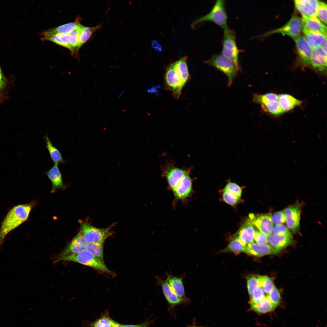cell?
Masks as SVG:
<instances>
[{"label":"cell","mask_w":327,"mask_h":327,"mask_svg":"<svg viewBox=\"0 0 327 327\" xmlns=\"http://www.w3.org/2000/svg\"><path fill=\"white\" fill-rule=\"evenodd\" d=\"M301 206L295 204L285 209L283 211L286 217V222L288 227L294 232H296L299 227L300 219Z\"/></svg>","instance_id":"cell-12"},{"label":"cell","mask_w":327,"mask_h":327,"mask_svg":"<svg viewBox=\"0 0 327 327\" xmlns=\"http://www.w3.org/2000/svg\"><path fill=\"white\" fill-rule=\"evenodd\" d=\"M258 277L259 287L263 289L265 292L269 294L274 287L272 279L266 276L258 275Z\"/></svg>","instance_id":"cell-36"},{"label":"cell","mask_w":327,"mask_h":327,"mask_svg":"<svg viewBox=\"0 0 327 327\" xmlns=\"http://www.w3.org/2000/svg\"><path fill=\"white\" fill-rule=\"evenodd\" d=\"M327 7L325 3L319 1L316 14L318 19L325 24H327Z\"/></svg>","instance_id":"cell-41"},{"label":"cell","mask_w":327,"mask_h":327,"mask_svg":"<svg viewBox=\"0 0 327 327\" xmlns=\"http://www.w3.org/2000/svg\"><path fill=\"white\" fill-rule=\"evenodd\" d=\"M244 252L256 256H262L277 253L270 245H259L253 242L246 245Z\"/></svg>","instance_id":"cell-19"},{"label":"cell","mask_w":327,"mask_h":327,"mask_svg":"<svg viewBox=\"0 0 327 327\" xmlns=\"http://www.w3.org/2000/svg\"><path fill=\"white\" fill-rule=\"evenodd\" d=\"M267 296L275 308L280 302L281 297L280 292L278 289L275 287Z\"/></svg>","instance_id":"cell-42"},{"label":"cell","mask_w":327,"mask_h":327,"mask_svg":"<svg viewBox=\"0 0 327 327\" xmlns=\"http://www.w3.org/2000/svg\"><path fill=\"white\" fill-rule=\"evenodd\" d=\"M254 240L259 245H265L268 242V236L257 231H255Z\"/></svg>","instance_id":"cell-45"},{"label":"cell","mask_w":327,"mask_h":327,"mask_svg":"<svg viewBox=\"0 0 327 327\" xmlns=\"http://www.w3.org/2000/svg\"><path fill=\"white\" fill-rule=\"evenodd\" d=\"M223 191V200L225 202L231 206H234L237 203L239 198L227 191Z\"/></svg>","instance_id":"cell-43"},{"label":"cell","mask_w":327,"mask_h":327,"mask_svg":"<svg viewBox=\"0 0 327 327\" xmlns=\"http://www.w3.org/2000/svg\"><path fill=\"white\" fill-rule=\"evenodd\" d=\"M44 139L45 142L46 147L54 164H58L60 163H64V161L61 152L53 145L47 134L44 137Z\"/></svg>","instance_id":"cell-28"},{"label":"cell","mask_w":327,"mask_h":327,"mask_svg":"<svg viewBox=\"0 0 327 327\" xmlns=\"http://www.w3.org/2000/svg\"></svg>","instance_id":"cell-51"},{"label":"cell","mask_w":327,"mask_h":327,"mask_svg":"<svg viewBox=\"0 0 327 327\" xmlns=\"http://www.w3.org/2000/svg\"><path fill=\"white\" fill-rule=\"evenodd\" d=\"M69 34H48L42 32L41 34V39L43 40L51 41L69 50Z\"/></svg>","instance_id":"cell-27"},{"label":"cell","mask_w":327,"mask_h":327,"mask_svg":"<svg viewBox=\"0 0 327 327\" xmlns=\"http://www.w3.org/2000/svg\"><path fill=\"white\" fill-rule=\"evenodd\" d=\"M79 27L69 34L68 42L69 50L72 55H77L80 49L79 30Z\"/></svg>","instance_id":"cell-30"},{"label":"cell","mask_w":327,"mask_h":327,"mask_svg":"<svg viewBox=\"0 0 327 327\" xmlns=\"http://www.w3.org/2000/svg\"><path fill=\"white\" fill-rule=\"evenodd\" d=\"M111 322L113 327H122L121 325L119 324L112 319H111Z\"/></svg>","instance_id":"cell-49"},{"label":"cell","mask_w":327,"mask_h":327,"mask_svg":"<svg viewBox=\"0 0 327 327\" xmlns=\"http://www.w3.org/2000/svg\"><path fill=\"white\" fill-rule=\"evenodd\" d=\"M269 237L268 242L270 245L277 253L284 248L291 244L293 242L291 233L289 231L271 234Z\"/></svg>","instance_id":"cell-16"},{"label":"cell","mask_w":327,"mask_h":327,"mask_svg":"<svg viewBox=\"0 0 327 327\" xmlns=\"http://www.w3.org/2000/svg\"><path fill=\"white\" fill-rule=\"evenodd\" d=\"M302 31L304 35V37L312 48L322 46L327 41V35L319 32L309 30L304 26Z\"/></svg>","instance_id":"cell-21"},{"label":"cell","mask_w":327,"mask_h":327,"mask_svg":"<svg viewBox=\"0 0 327 327\" xmlns=\"http://www.w3.org/2000/svg\"><path fill=\"white\" fill-rule=\"evenodd\" d=\"M85 249L95 257L104 263L103 254V243H88L86 244Z\"/></svg>","instance_id":"cell-32"},{"label":"cell","mask_w":327,"mask_h":327,"mask_svg":"<svg viewBox=\"0 0 327 327\" xmlns=\"http://www.w3.org/2000/svg\"><path fill=\"white\" fill-rule=\"evenodd\" d=\"M303 26L302 19L297 16H293L283 26L262 36L278 33L283 36L287 35L294 39L300 35Z\"/></svg>","instance_id":"cell-8"},{"label":"cell","mask_w":327,"mask_h":327,"mask_svg":"<svg viewBox=\"0 0 327 327\" xmlns=\"http://www.w3.org/2000/svg\"><path fill=\"white\" fill-rule=\"evenodd\" d=\"M188 172L172 165L167 166L163 170V173L173 192Z\"/></svg>","instance_id":"cell-11"},{"label":"cell","mask_w":327,"mask_h":327,"mask_svg":"<svg viewBox=\"0 0 327 327\" xmlns=\"http://www.w3.org/2000/svg\"><path fill=\"white\" fill-rule=\"evenodd\" d=\"M205 21L212 22L221 27L223 30L228 28L224 0H216L210 11L195 20L192 23L191 27H194L197 24Z\"/></svg>","instance_id":"cell-5"},{"label":"cell","mask_w":327,"mask_h":327,"mask_svg":"<svg viewBox=\"0 0 327 327\" xmlns=\"http://www.w3.org/2000/svg\"><path fill=\"white\" fill-rule=\"evenodd\" d=\"M271 218L273 223L276 225L282 224L286 222V217L282 211L276 212L272 215Z\"/></svg>","instance_id":"cell-44"},{"label":"cell","mask_w":327,"mask_h":327,"mask_svg":"<svg viewBox=\"0 0 327 327\" xmlns=\"http://www.w3.org/2000/svg\"><path fill=\"white\" fill-rule=\"evenodd\" d=\"M86 243L79 232L60 254L59 257L71 255L85 249Z\"/></svg>","instance_id":"cell-20"},{"label":"cell","mask_w":327,"mask_h":327,"mask_svg":"<svg viewBox=\"0 0 327 327\" xmlns=\"http://www.w3.org/2000/svg\"><path fill=\"white\" fill-rule=\"evenodd\" d=\"M255 231L252 224L248 220L240 228L238 237L245 245L253 242Z\"/></svg>","instance_id":"cell-26"},{"label":"cell","mask_w":327,"mask_h":327,"mask_svg":"<svg viewBox=\"0 0 327 327\" xmlns=\"http://www.w3.org/2000/svg\"><path fill=\"white\" fill-rule=\"evenodd\" d=\"M157 285L160 286L163 293L168 302L170 309H173L177 305L189 304L191 302L190 299H185L177 295L172 290L166 280H164L159 276H155Z\"/></svg>","instance_id":"cell-9"},{"label":"cell","mask_w":327,"mask_h":327,"mask_svg":"<svg viewBox=\"0 0 327 327\" xmlns=\"http://www.w3.org/2000/svg\"><path fill=\"white\" fill-rule=\"evenodd\" d=\"M186 56L169 65L164 75L165 89L171 91L175 99L179 98L183 88L190 78Z\"/></svg>","instance_id":"cell-1"},{"label":"cell","mask_w":327,"mask_h":327,"mask_svg":"<svg viewBox=\"0 0 327 327\" xmlns=\"http://www.w3.org/2000/svg\"><path fill=\"white\" fill-rule=\"evenodd\" d=\"M261 106L264 111L274 116H278L284 112L278 101L270 102Z\"/></svg>","instance_id":"cell-35"},{"label":"cell","mask_w":327,"mask_h":327,"mask_svg":"<svg viewBox=\"0 0 327 327\" xmlns=\"http://www.w3.org/2000/svg\"><path fill=\"white\" fill-rule=\"evenodd\" d=\"M299 56L301 62L309 65L313 49L305 38L301 35L294 39Z\"/></svg>","instance_id":"cell-14"},{"label":"cell","mask_w":327,"mask_h":327,"mask_svg":"<svg viewBox=\"0 0 327 327\" xmlns=\"http://www.w3.org/2000/svg\"><path fill=\"white\" fill-rule=\"evenodd\" d=\"M303 26L308 29L327 35L326 26L317 18L302 17Z\"/></svg>","instance_id":"cell-23"},{"label":"cell","mask_w":327,"mask_h":327,"mask_svg":"<svg viewBox=\"0 0 327 327\" xmlns=\"http://www.w3.org/2000/svg\"><path fill=\"white\" fill-rule=\"evenodd\" d=\"M287 228L282 224L276 225L273 227L272 232L273 234H278L288 232Z\"/></svg>","instance_id":"cell-46"},{"label":"cell","mask_w":327,"mask_h":327,"mask_svg":"<svg viewBox=\"0 0 327 327\" xmlns=\"http://www.w3.org/2000/svg\"><path fill=\"white\" fill-rule=\"evenodd\" d=\"M248 220L252 225H254L259 230L267 236L272 234L273 227V223L270 213L259 214L256 216L253 214H250Z\"/></svg>","instance_id":"cell-10"},{"label":"cell","mask_w":327,"mask_h":327,"mask_svg":"<svg viewBox=\"0 0 327 327\" xmlns=\"http://www.w3.org/2000/svg\"><path fill=\"white\" fill-rule=\"evenodd\" d=\"M266 296L263 289L261 287H259L255 289L250 296V304H258L263 301Z\"/></svg>","instance_id":"cell-37"},{"label":"cell","mask_w":327,"mask_h":327,"mask_svg":"<svg viewBox=\"0 0 327 327\" xmlns=\"http://www.w3.org/2000/svg\"><path fill=\"white\" fill-rule=\"evenodd\" d=\"M222 54L232 60L240 68L239 62L240 51L237 46L235 32L229 28L223 30Z\"/></svg>","instance_id":"cell-7"},{"label":"cell","mask_w":327,"mask_h":327,"mask_svg":"<svg viewBox=\"0 0 327 327\" xmlns=\"http://www.w3.org/2000/svg\"><path fill=\"white\" fill-rule=\"evenodd\" d=\"M101 27V24L93 27L85 26L81 24L79 30L80 48L88 40L92 35Z\"/></svg>","instance_id":"cell-29"},{"label":"cell","mask_w":327,"mask_h":327,"mask_svg":"<svg viewBox=\"0 0 327 327\" xmlns=\"http://www.w3.org/2000/svg\"><path fill=\"white\" fill-rule=\"evenodd\" d=\"M309 65L315 70L326 72L327 52L322 46L313 48Z\"/></svg>","instance_id":"cell-13"},{"label":"cell","mask_w":327,"mask_h":327,"mask_svg":"<svg viewBox=\"0 0 327 327\" xmlns=\"http://www.w3.org/2000/svg\"><path fill=\"white\" fill-rule=\"evenodd\" d=\"M186 174L173 193L177 199L183 200L188 197L192 191V181L189 173Z\"/></svg>","instance_id":"cell-18"},{"label":"cell","mask_w":327,"mask_h":327,"mask_svg":"<svg viewBox=\"0 0 327 327\" xmlns=\"http://www.w3.org/2000/svg\"><path fill=\"white\" fill-rule=\"evenodd\" d=\"M80 19L78 18L74 21L49 29L42 32L48 34H69L79 27L81 24Z\"/></svg>","instance_id":"cell-25"},{"label":"cell","mask_w":327,"mask_h":327,"mask_svg":"<svg viewBox=\"0 0 327 327\" xmlns=\"http://www.w3.org/2000/svg\"><path fill=\"white\" fill-rule=\"evenodd\" d=\"M278 95L273 93H268L263 94H255L253 98L254 102L261 106L264 105L270 102L278 101Z\"/></svg>","instance_id":"cell-34"},{"label":"cell","mask_w":327,"mask_h":327,"mask_svg":"<svg viewBox=\"0 0 327 327\" xmlns=\"http://www.w3.org/2000/svg\"><path fill=\"white\" fill-rule=\"evenodd\" d=\"M189 327H203L197 326H196L193 325H192V326H189Z\"/></svg>","instance_id":"cell-50"},{"label":"cell","mask_w":327,"mask_h":327,"mask_svg":"<svg viewBox=\"0 0 327 327\" xmlns=\"http://www.w3.org/2000/svg\"><path fill=\"white\" fill-rule=\"evenodd\" d=\"M205 63L224 73L228 78V86H230L233 80L240 68L231 59L222 54H213Z\"/></svg>","instance_id":"cell-4"},{"label":"cell","mask_w":327,"mask_h":327,"mask_svg":"<svg viewBox=\"0 0 327 327\" xmlns=\"http://www.w3.org/2000/svg\"><path fill=\"white\" fill-rule=\"evenodd\" d=\"M6 80L3 75L0 66V88H4L6 84Z\"/></svg>","instance_id":"cell-48"},{"label":"cell","mask_w":327,"mask_h":327,"mask_svg":"<svg viewBox=\"0 0 327 327\" xmlns=\"http://www.w3.org/2000/svg\"><path fill=\"white\" fill-rule=\"evenodd\" d=\"M223 191H227L239 198L242 193V188L235 183L229 182L226 185Z\"/></svg>","instance_id":"cell-38"},{"label":"cell","mask_w":327,"mask_h":327,"mask_svg":"<svg viewBox=\"0 0 327 327\" xmlns=\"http://www.w3.org/2000/svg\"><path fill=\"white\" fill-rule=\"evenodd\" d=\"M248 291L250 296L254 290L259 287L258 276H251L247 277V280Z\"/></svg>","instance_id":"cell-40"},{"label":"cell","mask_w":327,"mask_h":327,"mask_svg":"<svg viewBox=\"0 0 327 327\" xmlns=\"http://www.w3.org/2000/svg\"><path fill=\"white\" fill-rule=\"evenodd\" d=\"M111 227L99 228L87 223L83 222L81 224L79 232L87 243H103L106 239L111 235Z\"/></svg>","instance_id":"cell-6"},{"label":"cell","mask_w":327,"mask_h":327,"mask_svg":"<svg viewBox=\"0 0 327 327\" xmlns=\"http://www.w3.org/2000/svg\"><path fill=\"white\" fill-rule=\"evenodd\" d=\"M150 323L151 322H147L138 325H121V326L122 327H149V325Z\"/></svg>","instance_id":"cell-47"},{"label":"cell","mask_w":327,"mask_h":327,"mask_svg":"<svg viewBox=\"0 0 327 327\" xmlns=\"http://www.w3.org/2000/svg\"><path fill=\"white\" fill-rule=\"evenodd\" d=\"M60 261L76 262L104 272L112 274L104 263L85 249L71 255L59 257L55 262Z\"/></svg>","instance_id":"cell-3"},{"label":"cell","mask_w":327,"mask_h":327,"mask_svg":"<svg viewBox=\"0 0 327 327\" xmlns=\"http://www.w3.org/2000/svg\"><path fill=\"white\" fill-rule=\"evenodd\" d=\"M252 309L259 313L264 314L270 312L275 308L266 296L263 301L257 305L250 304Z\"/></svg>","instance_id":"cell-33"},{"label":"cell","mask_w":327,"mask_h":327,"mask_svg":"<svg viewBox=\"0 0 327 327\" xmlns=\"http://www.w3.org/2000/svg\"><path fill=\"white\" fill-rule=\"evenodd\" d=\"M167 278L166 279L167 282L171 287L175 293L180 298L188 299L185 293L183 279L186 274L183 273L178 276H174L170 272L166 273Z\"/></svg>","instance_id":"cell-17"},{"label":"cell","mask_w":327,"mask_h":327,"mask_svg":"<svg viewBox=\"0 0 327 327\" xmlns=\"http://www.w3.org/2000/svg\"><path fill=\"white\" fill-rule=\"evenodd\" d=\"M45 174L51 182L52 185V192L58 189H63L65 187L58 164H54L51 168L45 172Z\"/></svg>","instance_id":"cell-22"},{"label":"cell","mask_w":327,"mask_h":327,"mask_svg":"<svg viewBox=\"0 0 327 327\" xmlns=\"http://www.w3.org/2000/svg\"><path fill=\"white\" fill-rule=\"evenodd\" d=\"M278 101L284 112L289 111L300 106L302 103L301 101L291 95L287 94L278 95Z\"/></svg>","instance_id":"cell-24"},{"label":"cell","mask_w":327,"mask_h":327,"mask_svg":"<svg viewBox=\"0 0 327 327\" xmlns=\"http://www.w3.org/2000/svg\"><path fill=\"white\" fill-rule=\"evenodd\" d=\"M33 206L32 203L20 204L9 210L2 222L0 228V248H2L8 233L27 220Z\"/></svg>","instance_id":"cell-2"},{"label":"cell","mask_w":327,"mask_h":327,"mask_svg":"<svg viewBox=\"0 0 327 327\" xmlns=\"http://www.w3.org/2000/svg\"><path fill=\"white\" fill-rule=\"evenodd\" d=\"M296 8L302 17H316L319 1L317 0H295Z\"/></svg>","instance_id":"cell-15"},{"label":"cell","mask_w":327,"mask_h":327,"mask_svg":"<svg viewBox=\"0 0 327 327\" xmlns=\"http://www.w3.org/2000/svg\"><path fill=\"white\" fill-rule=\"evenodd\" d=\"M246 245L238 237L233 238L228 245L220 252H231L236 254L244 252Z\"/></svg>","instance_id":"cell-31"},{"label":"cell","mask_w":327,"mask_h":327,"mask_svg":"<svg viewBox=\"0 0 327 327\" xmlns=\"http://www.w3.org/2000/svg\"><path fill=\"white\" fill-rule=\"evenodd\" d=\"M90 327H113L111 319L106 315L100 318L90 324Z\"/></svg>","instance_id":"cell-39"}]
</instances>
